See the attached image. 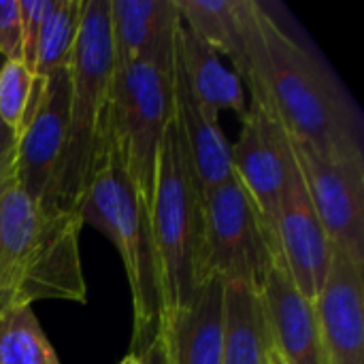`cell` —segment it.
I'll list each match as a JSON object with an SVG mask.
<instances>
[{"instance_id":"6da1fadb","label":"cell","mask_w":364,"mask_h":364,"mask_svg":"<svg viewBox=\"0 0 364 364\" xmlns=\"http://www.w3.org/2000/svg\"><path fill=\"white\" fill-rule=\"evenodd\" d=\"M264 41V87L290 139L326 158H364L363 119L335 73L258 2Z\"/></svg>"},{"instance_id":"7a4b0ae2","label":"cell","mask_w":364,"mask_h":364,"mask_svg":"<svg viewBox=\"0 0 364 364\" xmlns=\"http://www.w3.org/2000/svg\"><path fill=\"white\" fill-rule=\"evenodd\" d=\"M81 215L47 211L9 181L0 198V311L36 301L85 303Z\"/></svg>"},{"instance_id":"3957f363","label":"cell","mask_w":364,"mask_h":364,"mask_svg":"<svg viewBox=\"0 0 364 364\" xmlns=\"http://www.w3.org/2000/svg\"><path fill=\"white\" fill-rule=\"evenodd\" d=\"M70 102L66 143L53 181L41 203L47 211L79 213L105 166L113 87V41L109 0H83L77 45L68 64Z\"/></svg>"},{"instance_id":"277c9868","label":"cell","mask_w":364,"mask_h":364,"mask_svg":"<svg viewBox=\"0 0 364 364\" xmlns=\"http://www.w3.org/2000/svg\"><path fill=\"white\" fill-rule=\"evenodd\" d=\"M79 215L83 224L100 230L119 252L132 296L130 354L141 356L154 343L166 318L149 209L128 175L119 166L105 164L96 173Z\"/></svg>"},{"instance_id":"5b68a950","label":"cell","mask_w":364,"mask_h":364,"mask_svg":"<svg viewBox=\"0 0 364 364\" xmlns=\"http://www.w3.org/2000/svg\"><path fill=\"white\" fill-rule=\"evenodd\" d=\"M149 222L168 316L183 307L203 282L205 237V194L175 117H171L158 151Z\"/></svg>"},{"instance_id":"8992f818","label":"cell","mask_w":364,"mask_h":364,"mask_svg":"<svg viewBox=\"0 0 364 364\" xmlns=\"http://www.w3.org/2000/svg\"><path fill=\"white\" fill-rule=\"evenodd\" d=\"M173 117L171 73L154 64H113L105 164L119 166L151 207L158 151Z\"/></svg>"},{"instance_id":"52a82bcc","label":"cell","mask_w":364,"mask_h":364,"mask_svg":"<svg viewBox=\"0 0 364 364\" xmlns=\"http://www.w3.org/2000/svg\"><path fill=\"white\" fill-rule=\"evenodd\" d=\"M282 254L269 239L241 181L232 175L205 196L203 279L245 282L262 288L273 258Z\"/></svg>"},{"instance_id":"ba28073f","label":"cell","mask_w":364,"mask_h":364,"mask_svg":"<svg viewBox=\"0 0 364 364\" xmlns=\"http://www.w3.org/2000/svg\"><path fill=\"white\" fill-rule=\"evenodd\" d=\"M290 145L333 247L364 269V158H326L296 139Z\"/></svg>"},{"instance_id":"9c48e42d","label":"cell","mask_w":364,"mask_h":364,"mask_svg":"<svg viewBox=\"0 0 364 364\" xmlns=\"http://www.w3.org/2000/svg\"><path fill=\"white\" fill-rule=\"evenodd\" d=\"M230 158L232 175L241 181L254 203L269 239L279 247V198L296 164L288 132L273 113L247 105V111L241 115L239 139L237 143H230Z\"/></svg>"},{"instance_id":"30bf717a","label":"cell","mask_w":364,"mask_h":364,"mask_svg":"<svg viewBox=\"0 0 364 364\" xmlns=\"http://www.w3.org/2000/svg\"><path fill=\"white\" fill-rule=\"evenodd\" d=\"M70 102V70L62 68L47 77L45 94L15 139L13 177L19 190L36 205L43 203L60 164Z\"/></svg>"},{"instance_id":"8fae6325","label":"cell","mask_w":364,"mask_h":364,"mask_svg":"<svg viewBox=\"0 0 364 364\" xmlns=\"http://www.w3.org/2000/svg\"><path fill=\"white\" fill-rule=\"evenodd\" d=\"M277 241L294 286L305 299L316 301L328 277L335 247L311 205L296 164L279 198Z\"/></svg>"},{"instance_id":"7c38bea8","label":"cell","mask_w":364,"mask_h":364,"mask_svg":"<svg viewBox=\"0 0 364 364\" xmlns=\"http://www.w3.org/2000/svg\"><path fill=\"white\" fill-rule=\"evenodd\" d=\"M275 350L286 364H331L320 333L314 301L294 286L288 267L277 254L260 288Z\"/></svg>"},{"instance_id":"4fadbf2b","label":"cell","mask_w":364,"mask_h":364,"mask_svg":"<svg viewBox=\"0 0 364 364\" xmlns=\"http://www.w3.org/2000/svg\"><path fill=\"white\" fill-rule=\"evenodd\" d=\"M331 364H364V269L333 252L328 277L314 301Z\"/></svg>"},{"instance_id":"5bb4252c","label":"cell","mask_w":364,"mask_h":364,"mask_svg":"<svg viewBox=\"0 0 364 364\" xmlns=\"http://www.w3.org/2000/svg\"><path fill=\"white\" fill-rule=\"evenodd\" d=\"M113 64L145 62L171 73L181 15L175 0H109Z\"/></svg>"},{"instance_id":"9a60e30c","label":"cell","mask_w":364,"mask_h":364,"mask_svg":"<svg viewBox=\"0 0 364 364\" xmlns=\"http://www.w3.org/2000/svg\"><path fill=\"white\" fill-rule=\"evenodd\" d=\"M171 102L173 117L190 151L203 194L207 196L232 177L230 143L220 128L218 115L209 113L190 90L177 55L173 58L171 68Z\"/></svg>"},{"instance_id":"2e32d148","label":"cell","mask_w":364,"mask_h":364,"mask_svg":"<svg viewBox=\"0 0 364 364\" xmlns=\"http://www.w3.org/2000/svg\"><path fill=\"white\" fill-rule=\"evenodd\" d=\"M173 364H222L224 352V282L207 277L192 299L171 311L162 324Z\"/></svg>"},{"instance_id":"e0dca14e","label":"cell","mask_w":364,"mask_h":364,"mask_svg":"<svg viewBox=\"0 0 364 364\" xmlns=\"http://www.w3.org/2000/svg\"><path fill=\"white\" fill-rule=\"evenodd\" d=\"M175 55L183 68L190 90L209 113L220 117L222 111H235L239 115L247 111L245 90L239 77L226 68L220 55L183 23L177 28Z\"/></svg>"},{"instance_id":"ac0fdd59","label":"cell","mask_w":364,"mask_h":364,"mask_svg":"<svg viewBox=\"0 0 364 364\" xmlns=\"http://www.w3.org/2000/svg\"><path fill=\"white\" fill-rule=\"evenodd\" d=\"M271 348L260 288L245 282H224L222 364H267Z\"/></svg>"},{"instance_id":"d6986e66","label":"cell","mask_w":364,"mask_h":364,"mask_svg":"<svg viewBox=\"0 0 364 364\" xmlns=\"http://www.w3.org/2000/svg\"><path fill=\"white\" fill-rule=\"evenodd\" d=\"M0 364H60L30 305L0 311Z\"/></svg>"},{"instance_id":"ffe728a7","label":"cell","mask_w":364,"mask_h":364,"mask_svg":"<svg viewBox=\"0 0 364 364\" xmlns=\"http://www.w3.org/2000/svg\"><path fill=\"white\" fill-rule=\"evenodd\" d=\"M81 6L83 0H58L51 15L45 21V28L38 36L30 70L36 77H49L62 68H68L79 26H81Z\"/></svg>"},{"instance_id":"44dd1931","label":"cell","mask_w":364,"mask_h":364,"mask_svg":"<svg viewBox=\"0 0 364 364\" xmlns=\"http://www.w3.org/2000/svg\"><path fill=\"white\" fill-rule=\"evenodd\" d=\"M47 77H36L23 62H2L0 66V122L15 134L36 111L45 94Z\"/></svg>"},{"instance_id":"7402d4cb","label":"cell","mask_w":364,"mask_h":364,"mask_svg":"<svg viewBox=\"0 0 364 364\" xmlns=\"http://www.w3.org/2000/svg\"><path fill=\"white\" fill-rule=\"evenodd\" d=\"M21 19V62L30 68L38 36L58 0H17Z\"/></svg>"},{"instance_id":"603a6c76","label":"cell","mask_w":364,"mask_h":364,"mask_svg":"<svg viewBox=\"0 0 364 364\" xmlns=\"http://www.w3.org/2000/svg\"><path fill=\"white\" fill-rule=\"evenodd\" d=\"M0 58L21 62V19L17 0H0Z\"/></svg>"},{"instance_id":"cb8c5ba5","label":"cell","mask_w":364,"mask_h":364,"mask_svg":"<svg viewBox=\"0 0 364 364\" xmlns=\"http://www.w3.org/2000/svg\"><path fill=\"white\" fill-rule=\"evenodd\" d=\"M139 358L143 360V364H173L171 346H168V337H166L164 328H160V333L154 339V343Z\"/></svg>"},{"instance_id":"d4e9b609","label":"cell","mask_w":364,"mask_h":364,"mask_svg":"<svg viewBox=\"0 0 364 364\" xmlns=\"http://www.w3.org/2000/svg\"><path fill=\"white\" fill-rule=\"evenodd\" d=\"M15 162V134L0 122V179L13 173Z\"/></svg>"},{"instance_id":"484cf974","label":"cell","mask_w":364,"mask_h":364,"mask_svg":"<svg viewBox=\"0 0 364 364\" xmlns=\"http://www.w3.org/2000/svg\"><path fill=\"white\" fill-rule=\"evenodd\" d=\"M267 364H286L284 363V358L279 356V352L275 350V346L269 350V360H267Z\"/></svg>"},{"instance_id":"4316f807","label":"cell","mask_w":364,"mask_h":364,"mask_svg":"<svg viewBox=\"0 0 364 364\" xmlns=\"http://www.w3.org/2000/svg\"><path fill=\"white\" fill-rule=\"evenodd\" d=\"M119 364H143V360L139 356H134V354H128Z\"/></svg>"},{"instance_id":"83f0119b","label":"cell","mask_w":364,"mask_h":364,"mask_svg":"<svg viewBox=\"0 0 364 364\" xmlns=\"http://www.w3.org/2000/svg\"><path fill=\"white\" fill-rule=\"evenodd\" d=\"M11 179H13V173H9L6 177H2V179H0V198H2V192L6 190V186H9V181H11Z\"/></svg>"},{"instance_id":"f1b7e54d","label":"cell","mask_w":364,"mask_h":364,"mask_svg":"<svg viewBox=\"0 0 364 364\" xmlns=\"http://www.w3.org/2000/svg\"><path fill=\"white\" fill-rule=\"evenodd\" d=\"M2 62H4V60H2V58H0V66H2Z\"/></svg>"}]
</instances>
